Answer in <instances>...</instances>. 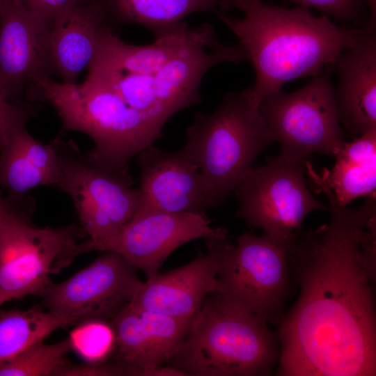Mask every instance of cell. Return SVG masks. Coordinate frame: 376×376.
Returning a JSON list of instances; mask_svg holds the SVG:
<instances>
[{"label":"cell","mask_w":376,"mask_h":376,"mask_svg":"<svg viewBox=\"0 0 376 376\" xmlns=\"http://www.w3.org/2000/svg\"><path fill=\"white\" fill-rule=\"evenodd\" d=\"M329 223L295 235L287 248L298 298L278 323L281 376L376 375L374 283L360 256L375 197L351 208L330 196Z\"/></svg>","instance_id":"6da1fadb"},{"label":"cell","mask_w":376,"mask_h":376,"mask_svg":"<svg viewBox=\"0 0 376 376\" xmlns=\"http://www.w3.org/2000/svg\"><path fill=\"white\" fill-rule=\"evenodd\" d=\"M234 8L244 16L215 13L236 36L244 59L254 69L255 82L244 91L258 108L263 98L285 83L334 65L366 29L337 26L329 16L317 17L301 6L289 9L261 0H234Z\"/></svg>","instance_id":"7a4b0ae2"},{"label":"cell","mask_w":376,"mask_h":376,"mask_svg":"<svg viewBox=\"0 0 376 376\" xmlns=\"http://www.w3.org/2000/svg\"><path fill=\"white\" fill-rule=\"evenodd\" d=\"M29 97L54 108L61 134L79 132L93 141V148L80 157L97 169L129 172L131 159L162 136L163 124L131 107L111 88L88 78L78 84L46 77L36 83Z\"/></svg>","instance_id":"3957f363"},{"label":"cell","mask_w":376,"mask_h":376,"mask_svg":"<svg viewBox=\"0 0 376 376\" xmlns=\"http://www.w3.org/2000/svg\"><path fill=\"white\" fill-rule=\"evenodd\" d=\"M279 354L278 334L268 322L214 292L194 316L180 350L168 363L186 376H267Z\"/></svg>","instance_id":"277c9868"},{"label":"cell","mask_w":376,"mask_h":376,"mask_svg":"<svg viewBox=\"0 0 376 376\" xmlns=\"http://www.w3.org/2000/svg\"><path fill=\"white\" fill-rule=\"evenodd\" d=\"M184 146L205 181L212 206L222 203L274 141L244 90L228 93L210 113L198 112Z\"/></svg>","instance_id":"5b68a950"},{"label":"cell","mask_w":376,"mask_h":376,"mask_svg":"<svg viewBox=\"0 0 376 376\" xmlns=\"http://www.w3.org/2000/svg\"><path fill=\"white\" fill-rule=\"evenodd\" d=\"M244 60L237 45L217 39L213 26L203 23L173 58L148 75L100 69L95 79L111 88L133 109L164 124L178 111L201 102L199 87L205 75L223 63Z\"/></svg>","instance_id":"8992f818"},{"label":"cell","mask_w":376,"mask_h":376,"mask_svg":"<svg viewBox=\"0 0 376 376\" xmlns=\"http://www.w3.org/2000/svg\"><path fill=\"white\" fill-rule=\"evenodd\" d=\"M7 198V197H6ZM0 223V290L10 299L40 296L79 255L82 228L32 226L21 204L9 198Z\"/></svg>","instance_id":"52a82bcc"},{"label":"cell","mask_w":376,"mask_h":376,"mask_svg":"<svg viewBox=\"0 0 376 376\" xmlns=\"http://www.w3.org/2000/svg\"><path fill=\"white\" fill-rule=\"evenodd\" d=\"M334 65L325 67L304 86L292 93L281 90L266 96L258 110L279 156L304 162L313 153L335 156L344 141L330 77Z\"/></svg>","instance_id":"ba28073f"},{"label":"cell","mask_w":376,"mask_h":376,"mask_svg":"<svg viewBox=\"0 0 376 376\" xmlns=\"http://www.w3.org/2000/svg\"><path fill=\"white\" fill-rule=\"evenodd\" d=\"M308 164L279 156L264 166L252 167L234 191L238 201L235 217L288 246L308 214L329 211L306 187Z\"/></svg>","instance_id":"9c48e42d"},{"label":"cell","mask_w":376,"mask_h":376,"mask_svg":"<svg viewBox=\"0 0 376 376\" xmlns=\"http://www.w3.org/2000/svg\"><path fill=\"white\" fill-rule=\"evenodd\" d=\"M287 248L265 234H242L224 254L216 292L267 322L278 324L291 283Z\"/></svg>","instance_id":"30bf717a"},{"label":"cell","mask_w":376,"mask_h":376,"mask_svg":"<svg viewBox=\"0 0 376 376\" xmlns=\"http://www.w3.org/2000/svg\"><path fill=\"white\" fill-rule=\"evenodd\" d=\"M61 178L58 188L68 194L88 239L81 242V254L116 233L136 214L140 205L138 188L129 172L109 171L86 164L75 143L53 141Z\"/></svg>","instance_id":"8fae6325"},{"label":"cell","mask_w":376,"mask_h":376,"mask_svg":"<svg viewBox=\"0 0 376 376\" xmlns=\"http://www.w3.org/2000/svg\"><path fill=\"white\" fill-rule=\"evenodd\" d=\"M103 252L65 281L52 282L40 295L42 306L77 323L90 319L111 320L132 301L142 282L136 268L123 256Z\"/></svg>","instance_id":"7c38bea8"},{"label":"cell","mask_w":376,"mask_h":376,"mask_svg":"<svg viewBox=\"0 0 376 376\" xmlns=\"http://www.w3.org/2000/svg\"><path fill=\"white\" fill-rule=\"evenodd\" d=\"M207 214L157 213L133 218L93 251L123 256L147 278L159 272L166 258L183 244L203 238L228 236L226 228L211 226Z\"/></svg>","instance_id":"4fadbf2b"},{"label":"cell","mask_w":376,"mask_h":376,"mask_svg":"<svg viewBox=\"0 0 376 376\" xmlns=\"http://www.w3.org/2000/svg\"><path fill=\"white\" fill-rule=\"evenodd\" d=\"M136 162L140 205L133 218L157 213L206 214L213 207L203 175L184 146L166 152L152 145L137 155Z\"/></svg>","instance_id":"5bb4252c"},{"label":"cell","mask_w":376,"mask_h":376,"mask_svg":"<svg viewBox=\"0 0 376 376\" xmlns=\"http://www.w3.org/2000/svg\"><path fill=\"white\" fill-rule=\"evenodd\" d=\"M50 22L25 8L18 0H4L0 10V92L21 102L40 79L49 77Z\"/></svg>","instance_id":"9a60e30c"},{"label":"cell","mask_w":376,"mask_h":376,"mask_svg":"<svg viewBox=\"0 0 376 376\" xmlns=\"http://www.w3.org/2000/svg\"><path fill=\"white\" fill-rule=\"evenodd\" d=\"M205 241V254L147 279L128 304L177 318L193 319L207 296L218 289V272L230 244L228 236Z\"/></svg>","instance_id":"2e32d148"},{"label":"cell","mask_w":376,"mask_h":376,"mask_svg":"<svg viewBox=\"0 0 376 376\" xmlns=\"http://www.w3.org/2000/svg\"><path fill=\"white\" fill-rule=\"evenodd\" d=\"M339 81L334 90L343 132L353 138L376 127V34L364 29L334 64Z\"/></svg>","instance_id":"e0dca14e"},{"label":"cell","mask_w":376,"mask_h":376,"mask_svg":"<svg viewBox=\"0 0 376 376\" xmlns=\"http://www.w3.org/2000/svg\"><path fill=\"white\" fill-rule=\"evenodd\" d=\"M105 24L104 13L95 0L78 3L54 18L48 41L51 73L56 74L61 82L75 84L79 73L93 61Z\"/></svg>","instance_id":"ac0fdd59"},{"label":"cell","mask_w":376,"mask_h":376,"mask_svg":"<svg viewBox=\"0 0 376 376\" xmlns=\"http://www.w3.org/2000/svg\"><path fill=\"white\" fill-rule=\"evenodd\" d=\"M26 123L17 126L0 150V189L9 199L22 202L24 194L38 186L58 187L61 170L53 142L36 141Z\"/></svg>","instance_id":"d6986e66"},{"label":"cell","mask_w":376,"mask_h":376,"mask_svg":"<svg viewBox=\"0 0 376 376\" xmlns=\"http://www.w3.org/2000/svg\"><path fill=\"white\" fill-rule=\"evenodd\" d=\"M196 27L182 22L155 36L147 45H134L123 41L113 29L104 24L100 32L97 48L91 63L121 73L148 75L157 72L191 40Z\"/></svg>","instance_id":"ffe728a7"},{"label":"cell","mask_w":376,"mask_h":376,"mask_svg":"<svg viewBox=\"0 0 376 376\" xmlns=\"http://www.w3.org/2000/svg\"><path fill=\"white\" fill-rule=\"evenodd\" d=\"M333 168L322 175L308 164L307 171L319 191L329 195L340 206L361 197H375L376 127L351 142L344 141L335 155Z\"/></svg>","instance_id":"44dd1931"},{"label":"cell","mask_w":376,"mask_h":376,"mask_svg":"<svg viewBox=\"0 0 376 376\" xmlns=\"http://www.w3.org/2000/svg\"><path fill=\"white\" fill-rule=\"evenodd\" d=\"M102 7L106 24H138L162 33L180 24L187 16L200 12L224 11V0H95Z\"/></svg>","instance_id":"7402d4cb"},{"label":"cell","mask_w":376,"mask_h":376,"mask_svg":"<svg viewBox=\"0 0 376 376\" xmlns=\"http://www.w3.org/2000/svg\"><path fill=\"white\" fill-rule=\"evenodd\" d=\"M110 322L116 336L115 362L125 367L128 375L149 376L152 369L167 362L136 311L129 304Z\"/></svg>","instance_id":"603a6c76"},{"label":"cell","mask_w":376,"mask_h":376,"mask_svg":"<svg viewBox=\"0 0 376 376\" xmlns=\"http://www.w3.org/2000/svg\"><path fill=\"white\" fill-rule=\"evenodd\" d=\"M77 324L72 318L45 311L42 306L0 311V363L43 341L54 331Z\"/></svg>","instance_id":"cb8c5ba5"},{"label":"cell","mask_w":376,"mask_h":376,"mask_svg":"<svg viewBox=\"0 0 376 376\" xmlns=\"http://www.w3.org/2000/svg\"><path fill=\"white\" fill-rule=\"evenodd\" d=\"M70 351L68 338L54 344L40 341L0 363V376H59Z\"/></svg>","instance_id":"d4e9b609"},{"label":"cell","mask_w":376,"mask_h":376,"mask_svg":"<svg viewBox=\"0 0 376 376\" xmlns=\"http://www.w3.org/2000/svg\"><path fill=\"white\" fill-rule=\"evenodd\" d=\"M75 325L68 337L71 351L86 363L107 361L113 354L116 346L115 332L111 322L90 319Z\"/></svg>","instance_id":"484cf974"},{"label":"cell","mask_w":376,"mask_h":376,"mask_svg":"<svg viewBox=\"0 0 376 376\" xmlns=\"http://www.w3.org/2000/svg\"><path fill=\"white\" fill-rule=\"evenodd\" d=\"M298 6L315 8L344 23L359 25L366 16L367 0H289Z\"/></svg>","instance_id":"4316f807"},{"label":"cell","mask_w":376,"mask_h":376,"mask_svg":"<svg viewBox=\"0 0 376 376\" xmlns=\"http://www.w3.org/2000/svg\"><path fill=\"white\" fill-rule=\"evenodd\" d=\"M33 114L29 104L10 102L0 92V150L13 130L26 123Z\"/></svg>","instance_id":"83f0119b"},{"label":"cell","mask_w":376,"mask_h":376,"mask_svg":"<svg viewBox=\"0 0 376 376\" xmlns=\"http://www.w3.org/2000/svg\"><path fill=\"white\" fill-rule=\"evenodd\" d=\"M128 375L127 370L116 363H86L82 364H67L61 371L59 376H111Z\"/></svg>","instance_id":"f1b7e54d"},{"label":"cell","mask_w":376,"mask_h":376,"mask_svg":"<svg viewBox=\"0 0 376 376\" xmlns=\"http://www.w3.org/2000/svg\"><path fill=\"white\" fill-rule=\"evenodd\" d=\"M30 12L52 22L58 15L70 8L91 0H18Z\"/></svg>","instance_id":"f546056e"},{"label":"cell","mask_w":376,"mask_h":376,"mask_svg":"<svg viewBox=\"0 0 376 376\" xmlns=\"http://www.w3.org/2000/svg\"><path fill=\"white\" fill-rule=\"evenodd\" d=\"M367 7L369 11L368 27L375 30L376 25V0H367Z\"/></svg>","instance_id":"4dcf8cb0"},{"label":"cell","mask_w":376,"mask_h":376,"mask_svg":"<svg viewBox=\"0 0 376 376\" xmlns=\"http://www.w3.org/2000/svg\"><path fill=\"white\" fill-rule=\"evenodd\" d=\"M8 203V200L6 197H3L0 194V223L1 221L3 215L4 214V212L6 210V206Z\"/></svg>","instance_id":"1f68e13d"},{"label":"cell","mask_w":376,"mask_h":376,"mask_svg":"<svg viewBox=\"0 0 376 376\" xmlns=\"http://www.w3.org/2000/svg\"><path fill=\"white\" fill-rule=\"evenodd\" d=\"M234 8V0H224V12Z\"/></svg>","instance_id":"d6a6232c"},{"label":"cell","mask_w":376,"mask_h":376,"mask_svg":"<svg viewBox=\"0 0 376 376\" xmlns=\"http://www.w3.org/2000/svg\"><path fill=\"white\" fill-rule=\"evenodd\" d=\"M10 298L4 292L0 290V306L5 302L10 301Z\"/></svg>","instance_id":"836d02e7"},{"label":"cell","mask_w":376,"mask_h":376,"mask_svg":"<svg viewBox=\"0 0 376 376\" xmlns=\"http://www.w3.org/2000/svg\"><path fill=\"white\" fill-rule=\"evenodd\" d=\"M3 2H4V0H0V10L3 6Z\"/></svg>","instance_id":"e575fe53"}]
</instances>
